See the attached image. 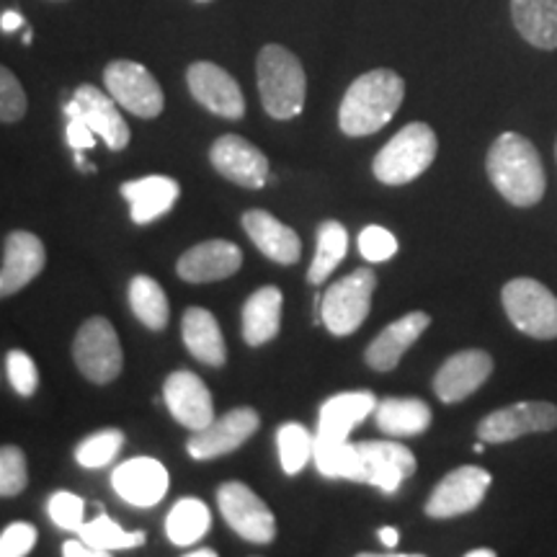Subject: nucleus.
<instances>
[{
  "label": "nucleus",
  "mask_w": 557,
  "mask_h": 557,
  "mask_svg": "<svg viewBox=\"0 0 557 557\" xmlns=\"http://www.w3.org/2000/svg\"><path fill=\"white\" fill-rule=\"evenodd\" d=\"M487 176L513 207H534L545 197V169L537 148L519 132H504L487 150Z\"/></svg>",
  "instance_id": "f257e3e1"
},
{
  "label": "nucleus",
  "mask_w": 557,
  "mask_h": 557,
  "mask_svg": "<svg viewBox=\"0 0 557 557\" xmlns=\"http://www.w3.org/2000/svg\"><path fill=\"white\" fill-rule=\"evenodd\" d=\"M403 96H406V83L395 70L377 67L359 75L341 101V132L348 137L374 135L398 114Z\"/></svg>",
  "instance_id": "f03ea898"
},
{
  "label": "nucleus",
  "mask_w": 557,
  "mask_h": 557,
  "mask_svg": "<svg viewBox=\"0 0 557 557\" xmlns=\"http://www.w3.org/2000/svg\"><path fill=\"white\" fill-rule=\"evenodd\" d=\"M256 83L261 103L274 120H295L305 109L308 78L302 62L282 45H267L256 60Z\"/></svg>",
  "instance_id": "7ed1b4c3"
},
{
  "label": "nucleus",
  "mask_w": 557,
  "mask_h": 557,
  "mask_svg": "<svg viewBox=\"0 0 557 557\" xmlns=\"http://www.w3.org/2000/svg\"><path fill=\"white\" fill-rule=\"evenodd\" d=\"M438 150L436 132L426 122H410L374 158V176L387 186H403L423 176Z\"/></svg>",
  "instance_id": "20e7f679"
},
{
  "label": "nucleus",
  "mask_w": 557,
  "mask_h": 557,
  "mask_svg": "<svg viewBox=\"0 0 557 557\" xmlns=\"http://www.w3.org/2000/svg\"><path fill=\"white\" fill-rule=\"evenodd\" d=\"M508 320L527 336L557 338V297L537 278H511L500 292Z\"/></svg>",
  "instance_id": "39448f33"
},
{
  "label": "nucleus",
  "mask_w": 557,
  "mask_h": 557,
  "mask_svg": "<svg viewBox=\"0 0 557 557\" xmlns=\"http://www.w3.org/2000/svg\"><path fill=\"white\" fill-rule=\"evenodd\" d=\"M374 287H377V276L369 269H357L329 287L323 295V308H320L325 329L333 336H351L354 331H359L372 308Z\"/></svg>",
  "instance_id": "423d86ee"
},
{
  "label": "nucleus",
  "mask_w": 557,
  "mask_h": 557,
  "mask_svg": "<svg viewBox=\"0 0 557 557\" xmlns=\"http://www.w3.org/2000/svg\"><path fill=\"white\" fill-rule=\"evenodd\" d=\"M73 359L83 377L96 385H107L120 377L124 354L114 325L107 318H88L75 336Z\"/></svg>",
  "instance_id": "0eeeda50"
},
{
  "label": "nucleus",
  "mask_w": 557,
  "mask_h": 557,
  "mask_svg": "<svg viewBox=\"0 0 557 557\" xmlns=\"http://www.w3.org/2000/svg\"><path fill=\"white\" fill-rule=\"evenodd\" d=\"M103 83L114 101L139 120H156L165 107V96L156 75L132 60H114L103 70Z\"/></svg>",
  "instance_id": "6e6552de"
},
{
  "label": "nucleus",
  "mask_w": 557,
  "mask_h": 557,
  "mask_svg": "<svg viewBox=\"0 0 557 557\" xmlns=\"http://www.w3.org/2000/svg\"><path fill=\"white\" fill-rule=\"evenodd\" d=\"M218 506L222 519L233 532H238L246 542L253 545H267L276 534V519L271 508L256 496L246 483L230 480V483L220 485L218 491Z\"/></svg>",
  "instance_id": "1a4fd4ad"
},
{
  "label": "nucleus",
  "mask_w": 557,
  "mask_h": 557,
  "mask_svg": "<svg viewBox=\"0 0 557 557\" xmlns=\"http://www.w3.org/2000/svg\"><path fill=\"white\" fill-rule=\"evenodd\" d=\"M557 429V406L547 400H521L493 410L478 426V438L485 444H506L527 434Z\"/></svg>",
  "instance_id": "9d476101"
},
{
  "label": "nucleus",
  "mask_w": 557,
  "mask_h": 557,
  "mask_svg": "<svg viewBox=\"0 0 557 557\" xmlns=\"http://www.w3.org/2000/svg\"><path fill=\"white\" fill-rule=\"evenodd\" d=\"M491 472L478 465L451 470L447 478L438 480L426 500V513L431 519H455L462 513L475 511L483 504L487 487H491Z\"/></svg>",
  "instance_id": "9b49d317"
},
{
  "label": "nucleus",
  "mask_w": 557,
  "mask_h": 557,
  "mask_svg": "<svg viewBox=\"0 0 557 557\" xmlns=\"http://www.w3.org/2000/svg\"><path fill=\"white\" fill-rule=\"evenodd\" d=\"M186 83H189L194 99L212 114L225 116V120H243V114H246L243 90L225 67L205 60L194 62L186 70Z\"/></svg>",
  "instance_id": "f8f14e48"
},
{
  "label": "nucleus",
  "mask_w": 557,
  "mask_h": 557,
  "mask_svg": "<svg viewBox=\"0 0 557 557\" xmlns=\"http://www.w3.org/2000/svg\"><path fill=\"white\" fill-rule=\"evenodd\" d=\"M67 120L81 116L90 129L107 143L109 150H124L129 145V127L116 109L114 96L103 94L96 86H81L65 107Z\"/></svg>",
  "instance_id": "ddd939ff"
},
{
  "label": "nucleus",
  "mask_w": 557,
  "mask_h": 557,
  "mask_svg": "<svg viewBox=\"0 0 557 557\" xmlns=\"http://www.w3.org/2000/svg\"><path fill=\"white\" fill-rule=\"evenodd\" d=\"M261 426V418L253 408H235L225 413L218 421H212L201 431H194L189 438V455L194 459H214L222 455H230Z\"/></svg>",
  "instance_id": "4468645a"
},
{
  "label": "nucleus",
  "mask_w": 557,
  "mask_h": 557,
  "mask_svg": "<svg viewBox=\"0 0 557 557\" xmlns=\"http://www.w3.org/2000/svg\"><path fill=\"white\" fill-rule=\"evenodd\" d=\"M209 160L222 176L243 189H261L269 176V160L240 135H222L209 150Z\"/></svg>",
  "instance_id": "2eb2a0df"
},
{
  "label": "nucleus",
  "mask_w": 557,
  "mask_h": 557,
  "mask_svg": "<svg viewBox=\"0 0 557 557\" xmlns=\"http://www.w3.org/2000/svg\"><path fill=\"white\" fill-rule=\"evenodd\" d=\"M493 372L491 354L480 348H465L438 367L434 377V393L442 403H459L470 398L485 385Z\"/></svg>",
  "instance_id": "dca6fc26"
},
{
  "label": "nucleus",
  "mask_w": 557,
  "mask_h": 557,
  "mask_svg": "<svg viewBox=\"0 0 557 557\" xmlns=\"http://www.w3.org/2000/svg\"><path fill=\"white\" fill-rule=\"evenodd\" d=\"M111 485L124 504L150 508L169 493V470L152 457H135L111 472Z\"/></svg>",
  "instance_id": "f3484780"
},
{
  "label": "nucleus",
  "mask_w": 557,
  "mask_h": 557,
  "mask_svg": "<svg viewBox=\"0 0 557 557\" xmlns=\"http://www.w3.org/2000/svg\"><path fill=\"white\" fill-rule=\"evenodd\" d=\"M163 398L181 426L201 431L214 421L212 395L194 372H173L163 385Z\"/></svg>",
  "instance_id": "a211bd4d"
},
{
  "label": "nucleus",
  "mask_w": 557,
  "mask_h": 557,
  "mask_svg": "<svg viewBox=\"0 0 557 557\" xmlns=\"http://www.w3.org/2000/svg\"><path fill=\"white\" fill-rule=\"evenodd\" d=\"M243 267V250L230 240H207L186 250L178 259V276L191 284L220 282Z\"/></svg>",
  "instance_id": "6ab92c4d"
},
{
  "label": "nucleus",
  "mask_w": 557,
  "mask_h": 557,
  "mask_svg": "<svg viewBox=\"0 0 557 557\" xmlns=\"http://www.w3.org/2000/svg\"><path fill=\"white\" fill-rule=\"evenodd\" d=\"M47 263L45 246L32 233H11L3 240V267H0V295H16L41 274Z\"/></svg>",
  "instance_id": "aec40b11"
},
{
  "label": "nucleus",
  "mask_w": 557,
  "mask_h": 557,
  "mask_svg": "<svg viewBox=\"0 0 557 557\" xmlns=\"http://www.w3.org/2000/svg\"><path fill=\"white\" fill-rule=\"evenodd\" d=\"M367 470V483L382 493H395L403 480L416 472L413 451L395 442H361L357 444Z\"/></svg>",
  "instance_id": "412c9836"
},
{
  "label": "nucleus",
  "mask_w": 557,
  "mask_h": 557,
  "mask_svg": "<svg viewBox=\"0 0 557 557\" xmlns=\"http://www.w3.org/2000/svg\"><path fill=\"white\" fill-rule=\"evenodd\" d=\"M431 318L426 312H408L395 323H389L385 331L380 333L372 344L367 346V364L377 372H389V369L398 367V361L403 359V354L408 351L410 346L416 344L418 338L423 336V331L429 329Z\"/></svg>",
  "instance_id": "4be33fe9"
},
{
  "label": "nucleus",
  "mask_w": 557,
  "mask_h": 557,
  "mask_svg": "<svg viewBox=\"0 0 557 557\" xmlns=\"http://www.w3.org/2000/svg\"><path fill=\"white\" fill-rule=\"evenodd\" d=\"M243 230L259 246L263 256H269L276 263H284V267H292L302 253L295 230L278 222L274 214L263 212V209H248L243 214Z\"/></svg>",
  "instance_id": "5701e85b"
},
{
  "label": "nucleus",
  "mask_w": 557,
  "mask_h": 557,
  "mask_svg": "<svg viewBox=\"0 0 557 557\" xmlns=\"http://www.w3.org/2000/svg\"><path fill=\"white\" fill-rule=\"evenodd\" d=\"M122 197L129 201L132 220L137 225H148V222L163 218L171 212V207L178 199V184L169 176H145L137 181H127L122 184Z\"/></svg>",
  "instance_id": "b1692460"
},
{
  "label": "nucleus",
  "mask_w": 557,
  "mask_h": 557,
  "mask_svg": "<svg viewBox=\"0 0 557 557\" xmlns=\"http://www.w3.org/2000/svg\"><path fill=\"white\" fill-rule=\"evenodd\" d=\"M377 408V398L372 393H341L333 395L320 408L318 436L331 442H346L351 429L364 421Z\"/></svg>",
  "instance_id": "393cba45"
},
{
  "label": "nucleus",
  "mask_w": 557,
  "mask_h": 557,
  "mask_svg": "<svg viewBox=\"0 0 557 557\" xmlns=\"http://www.w3.org/2000/svg\"><path fill=\"white\" fill-rule=\"evenodd\" d=\"M181 333H184V344L197 357L201 364L222 367L227 361V348L222 331L214 315L205 308H189L181 320Z\"/></svg>",
  "instance_id": "a878e982"
},
{
  "label": "nucleus",
  "mask_w": 557,
  "mask_h": 557,
  "mask_svg": "<svg viewBox=\"0 0 557 557\" xmlns=\"http://www.w3.org/2000/svg\"><path fill=\"white\" fill-rule=\"evenodd\" d=\"M282 292L261 287L243 305V338L248 346H263L282 329Z\"/></svg>",
  "instance_id": "bb28decb"
},
{
  "label": "nucleus",
  "mask_w": 557,
  "mask_h": 557,
  "mask_svg": "<svg viewBox=\"0 0 557 557\" xmlns=\"http://www.w3.org/2000/svg\"><path fill=\"white\" fill-rule=\"evenodd\" d=\"M517 32L537 50H557V0H511Z\"/></svg>",
  "instance_id": "cd10ccee"
},
{
  "label": "nucleus",
  "mask_w": 557,
  "mask_h": 557,
  "mask_svg": "<svg viewBox=\"0 0 557 557\" xmlns=\"http://www.w3.org/2000/svg\"><path fill=\"white\" fill-rule=\"evenodd\" d=\"M374 421L389 436H418L431 426V408L418 398H387L374 408Z\"/></svg>",
  "instance_id": "c85d7f7f"
},
{
  "label": "nucleus",
  "mask_w": 557,
  "mask_h": 557,
  "mask_svg": "<svg viewBox=\"0 0 557 557\" xmlns=\"http://www.w3.org/2000/svg\"><path fill=\"white\" fill-rule=\"evenodd\" d=\"M315 468L320 475L325 478H344L354 480V483H367V470L361 462L357 444L346 442H331V438L315 436Z\"/></svg>",
  "instance_id": "c756f323"
},
{
  "label": "nucleus",
  "mask_w": 557,
  "mask_h": 557,
  "mask_svg": "<svg viewBox=\"0 0 557 557\" xmlns=\"http://www.w3.org/2000/svg\"><path fill=\"white\" fill-rule=\"evenodd\" d=\"M209 524H212V513L205 500L184 498L171 508L169 519H165V534L173 545L191 547L205 537Z\"/></svg>",
  "instance_id": "7c9ffc66"
},
{
  "label": "nucleus",
  "mask_w": 557,
  "mask_h": 557,
  "mask_svg": "<svg viewBox=\"0 0 557 557\" xmlns=\"http://www.w3.org/2000/svg\"><path fill=\"white\" fill-rule=\"evenodd\" d=\"M129 305L137 320L150 331H163L169 325V297L156 278L135 276L129 282Z\"/></svg>",
  "instance_id": "2f4dec72"
},
{
  "label": "nucleus",
  "mask_w": 557,
  "mask_h": 557,
  "mask_svg": "<svg viewBox=\"0 0 557 557\" xmlns=\"http://www.w3.org/2000/svg\"><path fill=\"white\" fill-rule=\"evenodd\" d=\"M348 250V233L346 227L336 220L323 222L318 227V248H315V259L310 263L308 271V282L310 284H323L329 278L341 261H344Z\"/></svg>",
  "instance_id": "473e14b6"
},
{
  "label": "nucleus",
  "mask_w": 557,
  "mask_h": 557,
  "mask_svg": "<svg viewBox=\"0 0 557 557\" xmlns=\"http://www.w3.org/2000/svg\"><path fill=\"white\" fill-rule=\"evenodd\" d=\"M276 444H278V457H282V468L287 475H299L305 470V465L310 462L315 455V438L310 436V431L299 423H284L276 431Z\"/></svg>",
  "instance_id": "72a5a7b5"
},
{
  "label": "nucleus",
  "mask_w": 557,
  "mask_h": 557,
  "mask_svg": "<svg viewBox=\"0 0 557 557\" xmlns=\"http://www.w3.org/2000/svg\"><path fill=\"white\" fill-rule=\"evenodd\" d=\"M81 540L88 542L90 547L103 549V553H111V549H129L139 547L145 542V532H124V529L116 524L114 519H109L107 513L96 517L94 521H86L78 529Z\"/></svg>",
  "instance_id": "f704fd0d"
},
{
  "label": "nucleus",
  "mask_w": 557,
  "mask_h": 557,
  "mask_svg": "<svg viewBox=\"0 0 557 557\" xmlns=\"http://www.w3.org/2000/svg\"><path fill=\"white\" fill-rule=\"evenodd\" d=\"M122 444H124L122 431H116V429L99 431V434L83 438L81 447L75 449V459H78L81 468L99 470V468H103V465H109L116 455H120Z\"/></svg>",
  "instance_id": "c9c22d12"
},
{
  "label": "nucleus",
  "mask_w": 557,
  "mask_h": 557,
  "mask_svg": "<svg viewBox=\"0 0 557 557\" xmlns=\"http://www.w3.org/2000/svg\"><path fill=\"white\" fill-rule=\"evenodd\" d=\"M29 483V470H26V457L18 447L0 449V496L13 498Z\"/></svg>",
  "instance_id": "e433bc0d"
},
{
  "label": "nucleus",
  "mask_w": 557,
  "mask_h": 557,
  "mask_svg": "<svg viewBox=\"0 0 557 557\" xmlns=\"http://www.w3.org/2000/svg\"><path fill=\"white\" fill-rule=\"evenodd\" d=\"M359 253L372 263L389 261L398 253V238L387 227L369 225L359 233Z\"/></svg>",
  "instance_id": "4c0bfd02"
},
{
  "label": "nucleus",
  "mask_w": 557,
  "mask_h": 557,
  "mask_svg": "<svg viewBox=\"0 0 557 557\" xmlns=\"http://www.w3.org/2000/svg\"><path fill=\"white\" fill-rule=\"evenodd\" d=\"M47 511H50V519L58 524L60 529H67V532H78V529L86 524L83 521V513H86V500L75 493L60 491L54 493L47 504Z\"/></svg>",
  "instance_id": "58836bf2"
},
{
  "label": "nucleus",
  "mask_w": 557,
  "mask_h": 557,
  "mask_svg": "<svg viewBox=\"0 0 557 557\" xmlns=\"http://www.w3.org/2000/svg\"><path fill=\"white\" fill-rule=\"evenodd\" d=\"M5 372H9L11 385L21 398H32V395L37 393L39 374H37V364H34L29 354L18 351V348L16 351H9V357H5Z\"/></svg>",
  "instance_id": "ea45409f"
},
{
  "label": "nucleus",
  "mask_w": 557,
  "mask_h": 557,
  "mask_svg": "<svg viewBox=\"0 0 557 557\" xmlns=\"http://www.w3.org/2000/svg\"><path fill=\"white\" fill-rule=\"evenodd\" d=\"M26 107H29V101H26L18 78L9 67H3L0 70V120L5 124L18 122L26 114Z\"/></svg>",
  "instance_id": "a19ab883"
},
{
  "label": "nucleus",
  "mask_w": 557,
  "mask_h": 557,
  "mask_svg": "<svg viewBox=\"0 0 557 557\" xmlns=\"http://www.w3.org/2000/svg\"><path fill=\"white\" fill-rule=\"evenodd\" d=\"M34 545H37V529L24 521L5 527L0 534V555L3 557H24L32 553Z\"/></svg>",
  "instance_id": "79ce46f5"
},
{
  "label": "nucleus",
  "mask_w": 557,
  "mask_h": 557,
  "mask_svg": "<svg viewBox=\"0 0 557 557\" xmlns=\"http://www.w3.org/2000/svg\"><path fill=\"white\" fill-rule=\"evenodd\" d=\"M67 145L73 150H90L96 145V132L88 127L86 120H81V116H73V120H67Z\"/></svg>",
  "instance_id": "37998d69"
},
{
  "label": "nucleus",
  "mask_w": 557,
  "mask_h": 557,
  "mask_svg": "<svg viewBox=\"0 0 557 557\" xmlns=\"http://www.w3.org/2000/svg\"><path fill=\"white\" fill-rule=\"evenodd\" d=\"M62 555L65 557H103L107 553H103V549H96V547H90L88 542H65V545H62Z\"/></svg>",
  "instance_id": "c03bdc74"
},
{
  "label": "nucleus",
  "mask_w": 557,
  "mask_h": 557,
  "mask_svg": "<svg viewBox=\"0 0 557 557\" xmlns=\"http://www.w3.org/2000/svg\"><path fill=\"white\" fill-rule=\"evenodd\" d=\"M21 26H24V16H21L18 11H3V16H0V29L5 34H13L18 32Z\"/></svg>",
  "instance_id": "a18cd8bd"
},
{
  "label": "nucleus",
  "mask_w": 557,
  "mask_h": 557,
  "mask_svg": "<svg viewBox=\"0 0 557 557\" xmlns=\"http://www.w3.org/2000/svg\"><path fill=\"white\" fill-rule=\"evenodd\" d=\"M380 542L385 547H398V542H400L398 529H395V527H382L380 529Z\"/></svg>",
  "instance_id": "49530a36"
},
{
  "label": "nucleus",
  "mask_w": 557,
  "mask_h": 557,
  "mask_svg": "<svg viewBox=\"0 0 557 557\" xmlns=\"http://www.w3.org/2000/svg\"><path fill=\"white\" fill-rule=\"evenodd\" d=\"M468 557H496L491 547H480V549H470Z\"/></svg>",
  "instance_id": "de8ad7c7"
},
{
  "label": "nucleus",
  "mask_w": 557,
  "mask_h": 557,
  "mask_svg": "<svg viewBox=\"0 0 557 557\" xmlns=\"http://www.w3.org/2000/svg\"><path fill=\"white\" fill-rule=\"evenodd\" d=\"M218 553L214 549H191V553H186V557H214Z\"/></svg>",
  "instance_id": "09e8293b"
},
{
  "label": "nucleus",
  "mask_w": 557,
  "mask_h": 557,
  "mask_svg": "<svg viewBox=\"0 0 557 557\" xmlns=\"http://www.w3.org/2000/svg\"><path fill=\"white\" fill-rule=\"evenodd\" d=\"M483 449H485V442H483V438H480L475 447H472V451H475V455H483Z\"/></svg>",
  "instance_id": "8fccbe9b"
},
{
  "label": "nucleus",
  "mask_w": 557,
  "mask_h": 557,
  "mask_svg": "<svg viewBox=\"0 0 557 557\" xmlns=\"http://www.w3.org/2000/svg\"><path fill=\"white\" fill-rule=\"evenodd\" d=\"M32 39H34L32 29H26V34H24V45H32Z\"/></svg>",
  "instance_id": "3c124183"
},
{
  "label": "nucleus",
  "mask_w": 557,
  "mask_h": 557,
  "mask_svg": "<svg viewBox=\"0 0 557 557\" xmlns=\"http://www.w3.org/2000/svg\"><path fill=\"white\" fill-rule=\"evenodd\" d=\"M199 3H209V0H199Z\"/></svg>",
  "instance_id": "603ef678"
},
{
  "label": "nucleus",
  "mask_w": 557,
  "mask_h": 557,
  "mask_svg": "<svg viewBox=\"0 0 557 557\" xmlns=\"http://www.w3.org/2000/svg\"><path fill=\"white\" fill-rule=\"evenodd\" d=\"M555 156H557V145H555Z\"/></svg>",
  "instance_id": "864d4df0"
}]
</instances>
